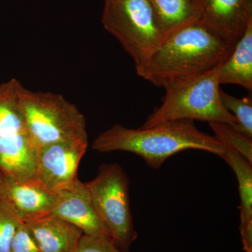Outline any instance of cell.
I'll return each instance as SVG.
<instances>
[{"mask_svg":"<svg viewBox=\"0 0 252 252\" xmlns=\"http://www.w3.org/2000/svg\"><path fill=\"white\" fill-rule=\"evenodd\" d=\"M238 40L199 19L165 36L135 67L136 72L153 85L165 89L217 67Z\"/></svg>","mask_w":252,"mask_h":252,"instance_id":"6da1fadb","label":"cell"},{"mask_svg":"<svg viewBox=\"0 0 252 252\" xmlns=\"http://www.w3.org/2000/svg\"><path fill=\"white\" fill-rule=\"evenodd\" d=\"M92 147L101 153L135 154L152 169L160 168L169 158L187 149L205 151L220 157L226 150L216 137L199 130L191 120L162 122L149 128L114 124L97 136Z\"/></svg>","mask_w":252,"mask_h":252,"instance_id":"7a4b0ae2","label":"cell"},{"mask_svg":"<svg viewBox=\"0 0 252 252\" xmlns=\"http://www.w3.org/2000/svg\"><path fill=\"white\" fill-rule=\"evenodd\" d=\"M220 65L165 88L162 104L141 128L177 120L221 123L233 127L236 119L223 105L220 94Z\"/></svg>","mask_w":252,"mask_h":252,"instance_id":"3957f363","label":"cell"},{"mask_svg":"<svg viewBox=\"0 0 252 252\" xmlns=\"http://www.w3.org/2000/svg\"><path fill=\"white\" fill-rule=\"evenodd\" d=\"M18 94L30 135L37 152L41 147L56 142H89L85 117L62 94L29 90L21 82Z\"/></svg>","mask_w":252,"mask_h":252,"instance_id":"277c9868","label":"cell"},{"mask_svg":"<svg viewBox=\"0 0 252 252\" xmlns=\"http://www.w3.org/2000/svg\"><path fill=\"white\" fill-rule=\"evenodd\" d=\"M102 23L140 65L165 38L149 0H104Z\"/></svg>","mask_w":252,"mask_h":252,"instance_id":"5b68a950","label":"cell"},{"mask_svg":"<svg viewBox=\"0 0 252 252\" xmlns=\"http://www.w3.org/2000/svg\"><path fill=\"white\" fill-rule=\"evenodd\" d=\"M12 79L0 84V170L15 180L35 177L37 149L32 140Z\"/></svg>","mask_w":252,"mask_h":252,"instance_id":"8992f818","label":"cell"},{"mask_svg":"<svg viewBox=\"0 0 252 252\" xmlns=\"http://www.w3.org/2000/svg\"><path fill=\"white\" fill-rule=\"evenodd\" d=\"M94 210L107 227L113 243L130 251L138 238L131 212L130 180L118 163L102 164L94 180L85 183Z\"/></svg>","mask_w":252,"mask_h":252,"instance_id":"52a82bcc","label":"cell"},{"mask_svg":"<svg viewBox=\"0 0 252 252\" xmlns=\"http://www.w3.org/2000/svg\"><path fill=\"white\" fill-rule=\"evenodd\" d=\"M89 142L64 141L41 147L37 152L34 179L59 192L78 179L77 170Z\"/></svg>","mask_w":252,"mask_h":252,"instance_id":"ba28073f","label":"cell"},{"mask_svg":"<svg viewBox=\"0 0 252 252\" xmlns=\"http://www.w3.org/2000/svg\"><path fill=\"white\" fill-rule=\"evenodd\" d=\"M58 193L59 201L51 215L75 225L84 235L112 240L108 229L94 210L85 183L78 178Z\"/></svg>","mask_w":252,"mask_h":252,"instance_id":"9c48e42d","label":"cell"},{"mask_svg":"<svg viewBox=\"0 0 252 252\" xmlns=\"http://www.w3.org/2000/svg\"><path fill=\"white\" fill-rule=\"evenodd\" d=\"M1 195L14 205L23 221L51 214L59 199V193L35 179L20 181L6 176Z\"/></svg>","mask_w":252,"mask_h":252,"instance_id":"30bf717a","label":"cell"},{"mask_svg":"<svg viewBox=\"0 0 252 252\" xmlns=\"http://www.w3.org/2000/svg\"><path fill=\"white\" fill-rule=\"evenodd\" d=\"M200 19L217 31L239 39L252 19V0H200Z\"/></svg>","mask_w":252,"mask_h":252,"instance_id":"8fae6325","label":"cell"},{"mask_svg":"<svg viewBox=\"0 0 252 252\" xmlns=\"http://www.w3.org/2000/svg\"><path fill=\"white\" fill-rule=\"evenodd\" d=\"M23 222L41 252H76L84 235L75 225L51 214Z\"/></svg>","mask_w":252,"mask_h":252,"instance_id":"7c38bea8","label":"cell"},{"mask_svg":"<svg viewBox=\"0 0 252 252\" xmlns=\"http://www.w3.org/2000/svg\"><path fill=\"white\" fill-rule=\"evenodd\" d=\"M220 158L234 172L238 182L240 210V233L245 252H252V164L234 151L226 148Z\"/></svg>","mask_w":252,"mask_h":252,"instance_id":"4fadbf2b","label":"cell"},{"mask_svg":"<svg viewBox=\"0 0 252 252\" xmlns=\"http://www.w3.org/2000/svg\"><path fill=\"white\" fill-rule=\"evenodd\" d=\"M220 83L252 91V19L229 56L220 63Z\"/></svg>","mask_w":252,"mask_h":252,"instance_id":"5bb4252c","label":"cell"},{"mask_svg":"<svg viewBox=\"0 0 252 252\" xmlns=\"http://www.w3.org/2000/svg\"><path fill=\"white\" fill-rule=\"evenodd\" d=\"M165 37L201 18L199 0H149Z\"/></svg>","mask_w":252,"mask_h":252,"instance_id":"9a60e30c","label":"cell"},{"mask_svg":"<svg viewBox=\"0 0 252 252\" xmlns=\"http://www.w3.org/2000/svg\"><path fill=\"white\" fill-rule=\"evenodd\" d=\"M220 98L223 105L236 119L233 130L252 140V97L251 94L238 98L220 89Z\"/></svg>","mask_w":252,"mask_h":252,"instance_id":"2e32d148","label":"cell"},{"mask_svg":"<svg viewBox=\"0 0 252 252\" xmlns=\"http://www.w3.org/2000/svg\"><path fill=\"white\" fill-rule=\"evenodd\" d=\"M215 132V137L226 148L240 154L252 164V140L233 130L230 126L221 123H209Z\"/></svg>","mask_w":252,"mask_h":252,"instance_id":"e0dca14e","label":"cell"},{"mask_svg":"<svg viewBox=\"0 0 252 252\" xmlns=\"http://www.w3.org/2000/svg\"><path fill=\"white\" fill-rule=\"evenodd\" d=\"M21 220L14 205L6 197L0 195V252H10Z\"/></svg>","mask_w":252,"mask_h":252,"instance_id":"ac0fdd59","label":"cell"},{"mask_svg":"<svg viewBox=\"0 0 252 252\" xmlns=\"http://www.w3.org/2000/svg\"><path fill=\"white\" fill-rule=\"evenodd\" d=\"M76 252H129L118 248L112 240L101 237L83 235Z\"/></svg>","mask_w":252,"mask_h":252,"instance_id":"d6986e66","label":"cell"},{"mask_svg":"<svg viewBox=\"0 0 252 252\" xmlns=\"http://www.w3.org/2000/svg\"><path fill=\"white\" fill-rule=\"evenodd\" d=\"M10 252H41L23 220H21L15 233Z\"/></svg>","mask_w":252,"mask_h":252,"instance_id":"ffe728a7","label":"cell"},{"mask_svg":"<svg viewBox=\"0 0 252 252\" xmlns=\"http://www.w3.org/2000/svg\"><path fill=\"white\" fill-rule=\"evenodd\" d=\"M5 182V175L0 170V195H2L3 189H4Z\"/></svg>","mask_w":252,"mask_h":252,"instance_id":"44dd1931","label":"cell"},{"mask_svg":"<svg viewBox=\"0 0 252 252\" xmlns=\"http://www.w3.org/2000/svg\"><path fill=\"white\" fill-rule=\"evenodd\" d=\"M199 1H200V0H199Z\"/></svg>","mask_w":252,"mask_h":252,"instance_id":"7402d4cb","label":"cell"}]
</instances>
